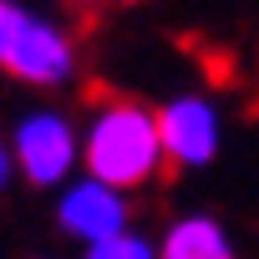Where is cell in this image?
I'll return each instance as SVG.
<instances>
[{
    "mask_svg": "<svg viewBox=\"0 0 259 259\" xmlns=\"http://www.w3.org/2000/svg\"><path fill=\"white\" fill-rule=\"evenodd\" d=\"M81 163H87V178H97V183H107L117 193L148 188L168 168L163 133H158V107L133 102V97L97 102V112L87 122Z\"/></svg>",
    "mask_w": 259,
    "mask_h": 259,
    "instance_id": "cell-1",
    "label": "cell"
},
{
    "mask_svg": "<svg viewBox=\"0 0 259 259\" xmlns=\"http://www.w3.org/2000/svg\"><path fill=\"white\" fill-rule=\"evenodd\" d=\"M0 71L56 92L76 76V36L26 0H0Z\"/></svg>",
    "mask_w": 259,
    "mask_h": 259,
    "instance_id": "cell-2",
    "label": "cell"
},
{
    "mask_svg": "<svg viewBox=\"0 0 259 259\" xmlns=\"http://www.w3.org/2000/svg\"><path fill=\"white\" fill-rule=\"evenodd\" d=\"M11 158H16V173L36 188H61L71 183L76 163H81V138L66 112L56 107H41V112H26L11 133Z\"/></svg>",
    "mask_w": 259,
    "mask_h": 259,
    "instance_id": "cell-3",
    "label": "cell"
},
{
    "mask_svg": "<svg viewBox=\"0 0 259 259\" xmlns=\"http://www.w3.org/2000/svg\"><path fill=\"white\" fill-rule=\"evenodd\" d=\"M158 133H163V153L173 168H203L219 158V143H224V117L208 97L198 92H183L173 102L158 107Z\"/></svg>",
    "mask_w": 259,
    "mask_h": 259,
    "instance_id": "cell-4",
    "label": "cell"
},
{
    "mask_svg": "<svg viewBox=\"0 0 259 259\" xmlns=\"http://www.w3.org/2000/svg\"><path fill=\"white\" fill-rule=\"evenodd\" d=\"M56 224L71 239H81L87 249L107 244V239L127 234V193H117V188H107L97 178H76L56 198Z\"/></svg>",
    "mask_w": 259,
    "mask_h": 259,
    "instance_id": "cell-5",
    "label": "cell"
},
{
    "mask_svg": "<svg viewBox=\"0 0 259 259\" xmlns=\"http://www.w3.org/2000/svg\"><path fill=\"white\" fill-rule=\"evenodd\" d=\"M158 259H239V254H234V239H229V229L219 219L188 213V219H178L163 234Z\"/></svg>",
    "mask_w": 259,
    "mask_h": 259,
    "instance_id": "cell-6",
    "label": "cell"
},
{
    "mask_svg": "<svg viewBox=\"0 0 259 259\" xmlns=\"http://www.w3.org/2000/svg\"><path fill=\"white\" fill-rule=\"evenodd\" d=\"M87 259H158V244L127 229V234H117V239H107V244H92Z\"/></svg>",
    "mask_w": 259,
    "mask_h": 259,
    "instance_id": "cell-7",
    "label": "cell"
},
{
    "mask_svg": "<svg viewBox=\"0 0 259 259\" xmlns=\"http://www.w3.org/2000/svg\"><path fill=\"white\" fill-rule=\"evenodd\" d=\"M11 178H16V158H11V148L0 143V193L11 188Z\"/></svg>",
    "mask_w": 259,
    "mask_h": 259,
    "instance_id": "cell-8",
    "label": "cell"
},
{
    "mask_svg": "<svg viewBox=\"0 0 259 259\" xmlns=\"http://www.w3.org/2000/svg\"><path fill=\"white\" fill-rule=\"evenodd\" d=\"M112 6H143V0H112Z\"/></svg>",
    "mask_w": 259,
    "mask_h": 259,
    "instance_id": "cell-9",
    "label": "cell"
},
{
    "mask_svg": "<svg viewBox=\"0 0 259 259\" xmlns=\"http://www.w3.org/2000/svg\"><path fill=\"white\" fill-rule=\"evenodd\" d=\"M56 6H76V0H56Z\"/></svg>",
    "mask_w": 259,
    "mask_h": 259,
    "instance_id": "cell-10",
    "label": "cell"
}]
</instances>
